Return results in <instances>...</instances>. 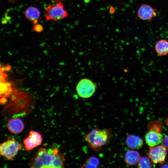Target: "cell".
Listing matches in <instances>:
<instances>
[{
	"label": "cell",
	"mask_w": 168,
	"mask_h": 168,
	"mask_svg": "<svg viewBox=\"0 0 168 168\" xmlns=\"http://www.w3.org/2000/svg\"><path fill=\"white\" fill-rule=\"evenodd\" d=\"M156 10L150 5L145 4H142L137 12L138 16L140 19L144 21L151 20L156 15Z\"/></svg>",
	"instance_id": "obj_8"
},
{
	"label": "cell",
	"mask_w": 168,
	"mask_h": 168,
	"mask_svg": "<svg viewBox=\"0 0 168 168\" xmlns=\"http://www.w3.org/2000/svg\"><path fill=\"white\" fill-rule=\"evenodd\" d=\"M161 167H168V164H164Z\"/></svg>",
	"instance_id": "obj_22"
},
{
	"label": "cell",
	"mask_w": 168,
	"mask_h": 168,
	"mask_svg": "<svg viewBox=\"0 0 168 168\" xmlns=\"http://www.w3.org/2000/svg\"><path fill=\"white\" fill-rule=\"evenodd\" d=\"M110 12H111V13H113L114 12V8L112 7H111L110 8Z\"/></svg>",
	"instance_id": "obj_21"
},
{
	"label": "cell",
	"mask_w": 168,
	"mask_h": 168,
	"mask_svg": "<svg viewBox=\"0 0 168 168\" xmlns=\"http://www.w3.org/2000/svg\"><path fill=\"white\" fill-rule=\"evenodd\" d=\"M140 158V155L138 152L130 150L127 151L125 153L124 160L127 164L133 166L138 163Z\"/></svg>",
	"instance_id": "obj_12"
},
{
	"label": "cell",
	"mask_w": 168,
	"mask_h": 168,
	"mask_svg": "<svg viewBox=\"0 0 168 168\" xmlns=\"http://www.w3.org/2000/svg\"><path fill=\"white\" fill-rule=\"evenodd\" d=\"M155 50L161 56H165L168 54V41L164 39L158 41L155 45Z\"/></svg>",
	"instance_id": "obj_13"
},
{
	"label": "cell",
	"mask_w": 168,
	"mask_h": 168,
	"mask_svg": "<svg viewBox=\"0 0 168 168\" xmlns=\"http://www.w3.org/2000/svg\"><path fill=\"white\" fill-rule=\"evenodd\" d=\"M147 154L153 163H162L165 161L166 150L162 145L150 147Z\"/></svg>",
	"instance_id": "obj_6"
},
{
	"label": "cell",
	"mask_w": 168,
	"mask_h": 168,
	"mask_svg": "<svg viewBox=\"0 0 168 168\" xmlns=\"http://www.w3.org/2000/svg\"><path fill=\"white\" fill-rule=\"evenodd\" d=\"M163 139L161 133L153 130H149L145 136V140L147 143L150 147L158 145Z\"/></svg>",
	"instance_id": "obj_9"
},
{
	"label": "cell",
	"mask_w": 168,
	"mask_h": 168,
	"mask_svg": "<svg viewBox=\"0 0 168 168\" xmlns=\"http://www.w3.org/2000/svg\"><path fill=\"white\" fill-rule=\"evenodd\" d=\"M26 18L30 21L37 20L40 16V12L39 10L34 7H28L25 12Z\"/></svg>",
	"instance_id": "obj_14"
},
{
	"label": "cell",
	"mask_w": 168,
	"mask_h": 168,
	"mask_svg": "<svg viewBox=\"0 0 168 168\" xmlns=\"http://www.w3.org/2000/svg\"><path fill=\"white\" fill-rule=\"evenodd\" d=\"M9 130L13 134H18L23 130L24 125L22 120L19 118H13L10 120L7 124Z\"/></svg>",
	"instance_id": "obj_10"
},
{
	"label": "cell",
	"mask_w": 168,
	"mask_h": 168,
	"mask_svg": "<svg viewBox=\"0 0 168 168\" xmlns=\"http://www.w3.org/2000/svg\"><path fill=\"white\" fill-rule=\"evenodd\" d=\"M22 148L21 145L18 141L12 137L8 136L6 141L0 144V154L7 160H12Z\"/></svg>",
	"instance_id": "obj_3"
},
{
	"label": "cell",
	"mask_w": 168,
	"mask_h": 168,
	"mask_svg": "<svg viewBox=\"0 0 168 168\" xmlns=\"http://www.w3.org/2000/svg\"><path fill=\"white\" fill-rule=\"evenodd\" d=\"M100 161L99 159L95 156H91L87 159L81 168H98Z\"/></svg>",
	"instance_id": "obj_15"
},
{
	"label": "cell",
	"mask_w": 168,
	"mask_h": 168,
	"mask_svg": "<svg viewBox=\"0 0 168 168\" xmlns=\"http://www.w3.org/2000/svg\"><path fill=\"white\" fill-rule=\"evenodd\" d=\"M149 130H153L161 133L162 123L161 120H158L150 122L148 125Z\"/></svg>",
	"instance_id": "obj_17"
},
{
	"label": "cell",
	"mask_w": 168,
	"mask_h": 168,
	"mask_svg": "<svg viewBox=\"0 0 168 168\" xmlns=\"http://www.w3.org/2000/svg\"><path fill=\"white\" fill-rule=\"evenodd\" d=\"M127 146L132 149H138L141 148L143 144L142 139L139 137L132 134L128 135L125 139Z\"/></svg>",
	"instance_id": "obj_11"
},
{
	"label": "cell",
	"mask_w": 168,
	"mask_h": 168,
	"mask_svg": "<svg viewBox=\"0 0 168 168\" xmlns=\"http://www.w3.org/2000/svg\"><path fill=\"white\" fill-rule=\"evenodd\" d=\"M10 2H13L16 0H9Z\"/></svg>",
	"instance_id": "obj_23"
},
{
	"label": "cell",
	"mask_w": 168,
	"mask_h": 168,
	"mask_svg": "<svg viewBox=\"0 0 168 168\" xmlns=\"http://www.w3.org/2000/svg\"><path fill=\"white\" fill-rule=\"evenodd\" d=\"M112 131L111 128L101 129L96 128L87 133L84 139L93 150L99 152L111 138Z\"/></svg>",
	"instance_id": "obj_2"
},
{
	"label": "cell",
	"mask_w": 168,
	"mask_h": 168,
	"mask_svg": "<svg viewBox=\"0 0 168 168\" xmlns=\"http://www.w3.org/2000/svg\"><path fill=\"white\" fill-rule=\"evenodd\" d=\"M95 86L90 80L83 79L78 83L76 90L78 95L83 98H88L92 96L95 92Z\"/></svg>",
	"instance_id": "obj_5"
},
{
	"label": "cell",
	"mask_w": 168,
	"mask_h": 168,
	"mask_svg": "<svg viewBox=\"0 0 168 168\" xmlns=\"http://www.w3.org/2000/svg\"><path fill=\"white\" fill-rule=\"evenodd\" d=\"M33 30L38 33L42 32L43 30V27L40 24H36L34 26Z\"/></svg>",
	"instance_id": "obj_18"
},
{
	"label": "cell",
	"mask_w": 168,
	"mask_h": 168,
	"mask_svg": "<svg viewBox=\"0 0 168 168\" xmlns=\"http://www.w3.org/2000/svg\"><path fill=\"white\" fill-rule=\"evenodd\" d=\"M42 138L38 132L31 130L27 137L23 140L25 150L29 151L41 145Z\"/></svg>",
	"instance_id": "obj_7"
},
{
	"label": "cell",
	"mask_w": 168,
	"mask_h": 168,
	"mask_svg": "<svg viewBox=\"0 0 168 168\" xmlns=\"http://www.w3.org/2000/svg\"><path fill=\"white\" fill-rule=\"evenodd\" d=\"M52 2H54L58 3L59 2H63L66 0H50Z\"/></svg>",
	"instance_id": "obj_20"
},
{
	"label": "cell",
	"mask_w": 168,
	"mask_h": 168,
	"mask_svg": "<svg viewBox=\"0 0 168 168\" xmlns=\"http://www.w3.org/2000/svg\"><path fill=\"white\" fill-rule=\"evenodd\" d=\"M153 163L149 157L144 156L139 159L138 163L139 168H152Z\"/></svg>",
	"instance_id": "obj_16"
},
{
	"label": "cell",
	"mask_w": 168,
	"mask_h": 168,
	"mask_svg": "<svg viewBox=\"0 0 168 168\" xmlns=\"http://www.w3.org/2000/svg\"><path fill=\"white\" fill-rule=\"evenodd\" d=\"M162 145L166 150H168V135L163 138L162 142Z\"/></svg>",
	"instance_id": "obj_19"
},
{
	"label": "cell",
	"mask_w": 168,
	"mask_h": 168,
	"mask_svg": "<svg viewBox=\"0 0 168 168\" xmlns=\"http://www.w3.org/2000/svg\"><path fill=\"white\" fill-rule=\"evenodd\" d=\"M45 17L47 20L59 21L68 16L67 12L64 9L62 2L48 5L45 7Z\"/></svg>",
	"instance_id": "obj_4"
},
{
	"label": "cell",
	"mask_w": 168,
	"mask_h": 168,
	"mask_svg": "<svg viewBox=\"0 0 168 168\" xmlns=\"http://www.w3.org/2000/svg\"><path fill=\"white\" fill-rule=\"evenodd\" d=\"M65 161L63 153L58 152L57 148L41 147L30 161L32 168H62Z\"/></svg>",
	"instance_id": "obj_1"
}]
</instances>
